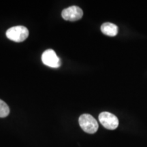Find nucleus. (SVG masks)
<instances>
[{
	"mask_svg": "<svg viewBox=\"0 0 147 147\" xmlns=\"http://www.w3.org/2000/svg\"><path fill=\"white\" fill-rule=\"evenodd\" d=\"M79 125L84 131L88 134H95L97 131L99 125L93 116L84 114L79 117Z\"/></svg>",
	"mask_w": 147,
	"mask_h": 147,
	"instance_id": "1",
	"label": "nucleus"
},
{
	"mask_svg": "<svg viewBox=\"0 0 147 147\" xmlns=\"http://www.w3.org/2000/svg\"><path fill=\"white\" fill-rule=\"evenodd\" d=\"M29 36V31L27 27L18 25L8 29L6 32V36L8 39L16 42H23Z\"/></svg>",
	"mask_w": 147,
	"mask_h": 147,
	"instance_id": "2",
	"label": "nucleus"
},
{
	"mask_svg": "<svg viewBox=\"0 0 147 147\" xmlns=\"http://www.w3.org/2000/svg\"><path fill=\"white\" fill-rule=\"evenodd\" d=\"M99 121L106 129L114 130L119 126V119L113 114L108 112H103L99 115Z\"/></svg>",
	"mask_w": 147,
	"mask_h": 147,
	"instance_id": "3",
	"label": "nucleus"
},
{
	"mask_svg": "<svg viewBox=\"0 0 147 147\" xmlns=\"http://www.w3.org/2000/svg\"><path fill=\"white\" fill-rule=\"evenodd\" d=\"M42 61L45 65L53 68H57L61 64L60 59L52 49H48L43 53L42 55Z\"/></svg>",
	"mask_w": 147,
	"mask_h": 147,
	"instance_id": "4",
	"label": "nucleus"
},
{
	"mask_svg": "<svg viewBox=\"0 0 147 147\" xmlns=\"http://www.w3.org/2000/svg\"><path fill=\"white\" fill-rule=\"evenodd\" d=\"M61 16L63 19L69 21H76L80 20L83 16L82 9L76 5L70 6L62 11Z\"/></svg>",
	"mask_w": 147,
	"mask_h": 147,
	"instance_id": "5",
	"label": "nucleus"
},
{
	"mask_svg": "<svg viewBox=\"0 0 147 147\" xmlns=\"http://www.w3.org/2000/svg\"><path fill=\"white\" fill-rule=\"evenodd\" d=\"M101 31L104 34L108 36H115L118 34V27L115 24L111 23H105L101 26Z\"/></svg>",
	"mask_w": 147,
	"mask_h": 147,
	"instance_id": "6",
	"label": "nucleus"
},
{
	"mask_svg": "<svg viewBox=\"0 0 147 147\" xmlns=\"http://www.w3.org/2000/svg\"><path fill=\"white\" fill-rule=\"evenodd\" d=\"M10 114V108L5 102L0 100V118L6 117Z\"/></svg>",
	"mask_w": 147,
	"mask_h": 147,
	"instance_id": "7",
	"label": "nucleus"
}]
</instances>
